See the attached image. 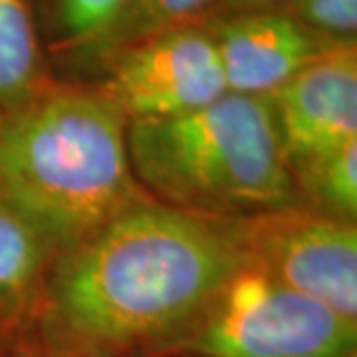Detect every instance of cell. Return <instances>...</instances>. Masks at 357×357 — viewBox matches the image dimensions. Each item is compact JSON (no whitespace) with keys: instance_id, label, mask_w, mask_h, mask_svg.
I'll use <instances>...</instances> for the list:
<instances>
[{"instance_id":"cell-8","label":"cell","mask_w":357,"mask_h":357,"mask_svg":"<svg viewBox=\"0 0 357 357\" xmlns=\"http://www.w3.org/2000/svg\"><path fill=\"white\" fill-rule=\"evenodd\" d=\"M217 46L227 89L270 96L324 54L349 42L326 38L280 8L225 14L203 22Z\"/></svg>"},{"instance_id":"cell-2","label":"cell","mask_w":357,"mask_h":357,"mask_svg":"<svg viewBox=\"0 0 357 357\" xmlns=\"http://www.w3.org/2000/svg\"><path fill=\"white\" fill-rule=\"evenodd\" d=\"M147 197L129 163L128 117L93 84L56 79L0 119V201L54 256Z\"/></svg>"},{"instance_id":"cell-9","label":"cell","mask_w":357,"mask_h":357,"mask_svg":"<svg viewBox=\"0 0 357 357\" xmlns=\"http://www.w3.org/2000/svg\"><path fill=\"white\" fill-rule=\"evenodd\" d=\"M54 82L34 0H0V119Z\"/></svg>"},{"instance_id":"cell-16","label":"cell","mask_w":357,"mask_h":357,"mask_svg":"<svg viewBox=\"0 0 357 357\" xmlns=\"http://www.w3.org/2000/svg\"><path fill=\"white\" fill-rule=\"evenodd\" d=\"M46 357H103V356H93V354H48Z\"/></svg>"},{"instance_id":"cell-12","label":"cell","mask_w":357,"mask_h":357,"mask_svg":"<svg viewBox=\"0 0 357 357\" xmlns=\"http://www.w3.org/2000/svg\"><path fill=\"white\" fill-rule=\"evenodd\" d=\"M300 204L326 217L357 222V141L290 173Z\"/></svg>"},{"instance_id":"cell-11","label":"cell","mask_w":357,"mask_h":357,"mask_svg":"<svg viewBox=\"0 0 357 357\" xmlns=\"http://www.w3.org/2000/svg\"><path fill=\"white\" fill-rule=\"evenodd\" d=\"M218 0H128L107 30L66 66L84 72H98L114 54L135 42L181 26L206 20Z\"/></svg>"},{"instance_id":"cell-5","label":"cell","mask_w":357,"mask_h":357,"mask_svg":"<svg viewBox=\"0 0 357 357\" xmlns=\"http://www.w3.org/2000/svg\"><path fill=\"white\" fill-rule=\"evenodd\" d=\"M227 222L250 264L357 321V222L302 204Z\"/></svg>"},{"instance_id":"cell-10","label":"cell","mask_w":357,"mask_h":357,"mask_svg":"<svg viewBox=\"0 0 357 357\" xmlns=\"http://www.w3.org/2000/svg\"><path fill=\"white\" fill-rule=\"evenodd\" d=\"M52 260L38 232L0 201V330L32 319Z\"/></svg>"},{"instance_id":"cell-18","label":"cell","mask_w":357,"mask_h":357,"mask_svg":"<svg viewBox=\"0 0 357 357\" xmlns=\"http://www.w3.org/2000/svg\"><path fill=\"white\" fill-rule=\"evenodd\" d=\"M354 357H356V356H354Z\"/></svg>"},{"instance_id":"cell-4","label":"cell","mask_w":357,"mask_h":357,"mask_svg":"<svg viewBox=\"0 0 357 357\" xmlns=\"http://www.w3.org/2000/svg\"><path fill=\"white\" fill-rule=\"evenodd\" d=\"M356 347L357 321L246 262L159 356L354 357Z\"/></svg>"},{"instance_id":"cell-1","label":"cell","mask_w":357,"mask_h":357,"mask_svg":"<svg viewBox=\"0 0 357 357\" xmlns=\"http://www.w3.org/2000/svg\"><path fill=\"white\" fill-rule=\"evenodd\" d=\"M246 262L227 220L147 197L54 256L30 321L48 354L155 357Z\"/></svg>"},{"instance_id":"cell-17","label":"cell","mask_w":357,"mask_h":357,"mask_svg":"<svg viewBox=\"0 0 357 357\" xmlns=\"http://www.w3.org/2000/svg\"><path fill=\"white\" fill-rule=\"evenodd\" d=\"M159 357H192V356H159Z\"/></svg>"},{"instance_id":"cell-14","label":"cell","mask_w":357,"mask_h":357,"mask_svg":"<svg viewBox=\"0 0 357 357\" xmlns=\"http://www.w3.org/2000/svg\"><path fill=\"white\" fill-rule=\"evenodd\" d=\"M280 10L326 38L356 42L357 0H290Z\"/></svg>"},{"instance_id":"cell-3","label":"cell","mask_w":357,"mask_h":357,"mask_svg":"<svg viewBox=\"0 0 357 357\" xmlns=\"http://www.w3.org/2000/svg\"><path fill=\"white\" fill-rule=\"evenodd\" d=\"M133 177L159 203L218 220L300 206L266 96L225 93L189 114L128 121Z\"/></svg>"},{"instance_id":"cell-6","label":"cell","mask_w":357,"mask_h":357,"mask_svg":"<svg viewBox=\"0 0 357 357\" xmlns=\"http://www.w3.org/2000/svg\"><path fill=\"white\" fill-rule=\"evenodd\" d=\"M96 74L100 79L93 86L128 121L177 117L229 93L217 46L203 22L135 42Z\"/></svg>"},{"instance_id":"cell-15","label":"cell","mask_w":357,"mask_h":357,"mask_svg":"<svg viewBox=\"0 0 357 357\" xmlns=\"http://www.w3.org/2000/svg\"><path fill=\"white\" fill-rule=\"evenodd\" d=\"M286 2H290V0H218L215 10H213V14H211L208 18L225 16V14L272 10V8H280Z\"/></svg>"},{"instance_id":"cell-7","label":"cell","mask_w":357,"mask_h":357,"mask_svg":"<svg viewBox=\"0 0 357 357\" xmlns=\"http://www.w3.org/2000/svg\"><path fill=\"white\" fill-rule=\"evenodd\" d=\"M288 171L357 141V42L324 54L266 96Z\"/></svg>"},{"instance_id":"cell-13","label":"cell","mask_w":357,"mask_h":357,"mask_svg":"<svg viewBox=\"0 0 357 357\" xmlns=\"http://www.w3.org/2000/svg\"><path fill=\"white\" fill-rule=\"evenodd\" d=\"M128 0H42V28L46 48L60 64L98 40L117 18Z\"/></svg>"}]
</instances>
